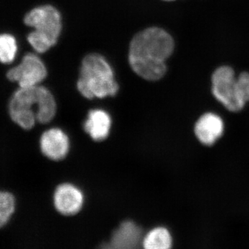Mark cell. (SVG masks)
<instances>
[{
    "mask_svg": "<svg viewBox=\"0 0 249 249\" xmlns=\"http://www.w3.org/2000/svg\"><path fill=\"white\" fill-rule=\"evenodd\" d=\"M9 114L11 120L21 128L29 130L36 123L51 122L56 113L53 95L45 87L36 85L19 88L9 101Z\"/></svg>",
    "mask_w": 249,
    "mask_h": 249,
    "instance_id": "7a4b0ae2",
    "label": "cell"
},
{
    "mask_svg": "<svg viewBox=\"0 0 249 249\" xmlns=\"http://www.w3.org/2000/svg\"><path fill=\"white\" fill-rule=\"evenodd\" d=\"M225 123L216 113H204L194 124L193 133L196 141L205 147H212L224 136Z\"/></svg>",
    "mask_w": 249,
    "mask_h": 249,
    "instance_id": "52a82bcc",
    "label": "cell"
},
{
    "mask_svg": "<svg viewBox=\"0 0 249 249\" xmlns=\"http://www.w3.org/2000/svg\"><path fill=\"white\" fill-rule=\"evenodd\" d=\"M212 93L228 111L240 112L249 103V73L244 72L235 78L230 67H219L213 74Z\"/></svg>",
    "mask_w": 249,
    "mask_h": 249,
    "instance_id": "277c9868",
    "label": "cell"
},
{
    "mask_svg": "<svg viewBox=\"0 0 249 249\" xmlns=\"http://www.w3.org/2000/svg\"><path fill=\"white\" fill-rule=\"evenodd\" d=\"M54 206L60 213L66 216L73 215L81 210L84 203L83 193L70 183L60 185L53 196Z\"/></svg>",
    "mask_w": 249,
    "mask_h": 249,
    "instance_id": "ba28073f",
    "label": "cell"
},
{
    "mask_svg": "<svg viewBox=\"0 0 249 249\" xmlns=\"http://www.w3.org/2000/svg\"><path fill=\"white\" fill-rule=\"evenodd\" d=\"M173 39L163 29L153 27L134 36L129 47L130 66L147 80H160L166 72L165 60L174 50Z\"/></svg>",
    "mask_w": 249,
    "mask_h": 249,
    "instance_id": "6da1fadb",
    "label": "cell"
},
{
    "mask_svg": "<svg viewBox=\"0 0 249 249\" xmlns=\"http://www.w3.org/2000/svg\"><path fill=\"white\" fill-rule=\"evenodd\" d=\"M18 52L16 38L11 34H0V62L9 64L14 61Z\"/></svg>",
    "mask_w": 249,
    "mask_h": 249,
    "instance_id": "5bb4252c",
    "label": "cell"
},
{
    "mask_svg": "<svg viewBox=\"0 0 249 249\" xmlns=\"http://www.w3.org/2000/svg\"><path fill=\"white\" fill-rule=\"evenodd\" d=\"M47 73L41 59L35 54L28 53L19 65L8 71L6 76L10 81L18 83L19 88H30L39 85Z\"/></svg>",
    "mask_w": 249,
    "mask_h": 249,
    "instance_id": "8992f818",
    "label": "cell"
},
{
    "mask_svg": "<svg viewBox=\"0 0 249 249\" xmlns=\"http://www.w3.org/2000/svg\"><path fill=\"white\" fill-rule=\"evenodd\" d=\"M70 144L67 134L59 128L45 131L40 139L42 154L53 160H60L65 158L70 150Z\"/></svg>",
    "mask_w": 249,
    "mask_h": 249,
    "instance_id": "9c48e42d",
    "label": "cell"
},
{
    "mask_svg": "<svg viewBox=\"0 0 249 249\" xmlns=\"http://www.w3.org/2000/svg\"><path fill=\"white\" fill-rule=\"evenodd\" d=\"M142 229L132 221H125L113 233L109 247L117 249L137 248L142 242Z\"/></svg>",
    "mask_w": 249,
    "mask_h": 249,
    "instance_id": "30bf717a",
    "label": "cell"
},
{
    "mask_svg": "<svg viewBox=\"0 0 249 249\" xmlns=\"http://www.w3.org/2000/svg\"><path fill=\"white\" fill-rule=\"evenodd\" d=\"M16 208V199L14 194L0 191V229L6 225L14 215Z\"/></svg>",
    "mask_w": 249,
    "mask_h": 249,
    "instance_id": "4fadbf2b",
    "label": "cell"
},
{
    "mask_svg": "<svg viewBox=\"0 0 249 249\" xmlns=\"http://www.w3.org/2000/svg\"><path fill=\"white\" fill-rule=\"evenodd\" d=\"M111 127V116L102 109L90 111L84 124V129L93 140L101 142L107 139Z\"/></svg>",
    "mask_w": 249,
    "mask_h": 249,
    "instance_id": "8fae6325",
    "label": "cell"
},
{
    "mask_svg": "<svg viewBox=\"0 0 249 249\" xmlns=\"http://www.w3.org/2000/svg\"><path fill=\"white\" fill-rule=\"evenodd\" d=\"M142 244L146 249H169L173 247V237L166 228L157 227L147 232Z\"/></svg>",
    "mask_w": 249,
    "mask_h": 249,
    "instance_id": "7c38bea8",
    "label": "cell"
},
{
    "mask_svg": "<svg viewBox=\"0 0 249 249\" xmlns=\"http://www.w3.org/2000/svg\"><path fill=\"white\" fill-rule=\"evenodd\" d=\"M28 27L34 28L28 41L36 52L45 53L56 44L62 29L61 17L52 6H42L31 10L24 18Z\"/></svg>",
    "mask_w": 249,
    "mask_h": 249,
    "instance_id": "5b68a950",
    "label": "cell"
},
{
    "mask_svg": "<svg viewBox=\"0 0 249 249\" xmlns=\"http://www.w3.org/2000/svg\"><path fill=\"white\" fill-rule=\"evenodd\" d=\"M167 1H170V0H167Z\"/></svg>",
    "mask_w": 249,
    "mask_h": 249,
    "instance_id": "9a60e30c",
    "label": "cell"
},
{
    "mask_svg": "<svg viewBox=\"0 0 249 249\" xmlns=\"http://www.w3.org/2000/svg\"><path fill=\"white\" fill-rule=\"evenodd\" d=\"M77 86L80 93L88 99L113 96L119 90L111 67L98 54H90L83 60Z\"/></svg>",
    "mask_w": 249,
    "mask_h": 249,
    "instance_id": "3957f363",
    "label": "cell"
}]
</instances>
